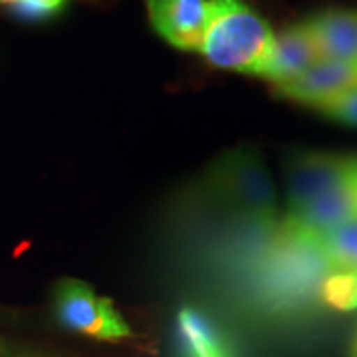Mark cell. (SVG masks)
<instances>
[{"label":"cell","mask_w":357,"mask_h":357,"mask_svg":"<svg viewBox=\"0 0 357 357\" xmlns=\"http://www.w3.org/2000/svg\"><path fill=\"white\" fill-rule=\"evenodd\" d=\"M211 24L201 54L220 70L264 77L276 34L244 0H208Z\"/></svg>","instance_id":"1"},{"label":"cell","mask_w":357,"mask_h":357,"mask_svg":"<svg viewBox=\"0 0 357 357\" xmlns=\"http://www.w3.org/2000/svg\"><path fill=\"white\" fill-rule=\"evenodd\" d=\"M56 314L68 330L100 342H121L133 335L112 300L98 296L84 282L64 280L58 286Z\"/></svg>","instance_id":"2"},{"label":"cell","mask_w":357,"mask_h":357,"mask_svg":"<svg viewBox=\"0 0 357 357\" xmlns=\"http://www.w3.org/2000/svg\"><path fill=\"white\" fill-rule=\"evenodd\" d=\"M357 165V155L304 153L288 171V213H300L321 195L340 185Z\"/></svg>","instance_id":"3"},{"label":"cell","mask_w":357,"mask_h":357,"mask_svg":"<svg viewBox=\"0 0 357 357\" xmlns=\"http://www.w3.org/2000/svg\"><path fill=\"white\" fill-rule=\"evenodd\" d=\"M155 32L178 50L199 52L211 24L208 0H145Z\"/></svg>","instance_id":"4"},{"label":"cell","mask_w":357,"mask_h":357,"mask_svg":"<svg viewBox=\"0 0 357 357\" xmlns=\"http://www.w3.org/2000/svg\"><path fill=\"white\" fill-rule=\"evenodd\" d=\"M354 88H357V68L335 60H321L306 74L276 89L288 100L324 109Z\"/></svg>","instance_id":"5"},{"label":"cell","mask_w":357,"mask_h":357,"mask_svg":"<svg viewBox=\"0 0 357 357\" xmlns=\"http://www.w3.org/2000/svg\"><path fill=\"white\" fill-rule=\"evenodd\" d=\"M321 60L324 56L319 50L318 40L307 20H304L286 28L280 36H276V46L264 77L278 88L306 74L310 68H314Z\"/></svg>","instance_id":"6"},{"label":"cell","mask_w":357,"mask_h":357,"mask_svg":"<svg viewBox=\"0 0 357 357\" xmlns=\"http://www.w3.org/2000/svg\"><path fill=\"white\" fill-rule=\"evenodd\" d=\"M324 60L357 68V8H328L307 18Z\"/></svg>","instance_id":"7"},{"label":"cell","mask_w":357,"mask_h":357,"mask_svg":"<svg viewBox=\"0 0 357 357\" xmlns=\"http://www.w3.org/2000/svg\"><path fill=\"white\" fill-rule=\"evenodd\" d=\"M177 333L185 357H230L222 335L211 319L192 307H183L178 312Z\"/></svg>","instance_id":"8"},{"label":"cell","mask_w":357,"mask_h":357,"mask_svg":"<svg viewBox=\"0 0 357 357\" xmlns=\"http://www.w3.org/2000/svg\"><path fill=\"white\" fill-rule=\"evenodd\" d=\"M319 243L333 272L357 274V218L326 232Z\"/></svg>","instance_id":"9"},{"label":"cell","mask_w":357,"mask_h":357,"mask_svg":"<svg viewBox=\"0 0 357 357\" xmlns=\"http://www.w3.org/2000/svg\"><path fill=\"white\" fill-rule=\"evenodd\" d=\"M319 300L333 310H357V274L332 272L319 288Z\"/></svg>","instance_id":"10"},{"label":"cell","mask_w":357,"mask_h":357,"mask_svg":"<svg viewBox=\"0 0 357 357\" xmlns=\"http://www.w3.org/2000/svg\"><path fill=\"white\" fill-rule=\"evenodd\" d=\"M68 2L70 0H0V6H6L14 18L38 22L58 16Z\"/></svg>","instance_id":"11"},{"label":"cell","mask_w":357,"mask_h":357,"mask_svg":"<svg viewBox=\"0 0 357 357\" xmlns=\"http://www.w3.org/2000/svg\"><path fill=\"white\" fill-rule=\"evenodd\" d=\"M319 112L335 119V121H342V123L357 128V88L349 89L342 98H337L335 102L326 105Z\"/></svg>","instance_id":"12"},{"label":"cell","mask_w":357,"mask_h":357,"mask_svg":"<svg viewBox=\"0 0 357 357\" xmlns=\"http://www.w3.org/2000/svg\"><path fill=\"white\" fill-rule=\"evenodd\" d=\"M349 357H357V332L351 340V345H349Z\"/></svg>","instance_id":"13"}]
</instances>
